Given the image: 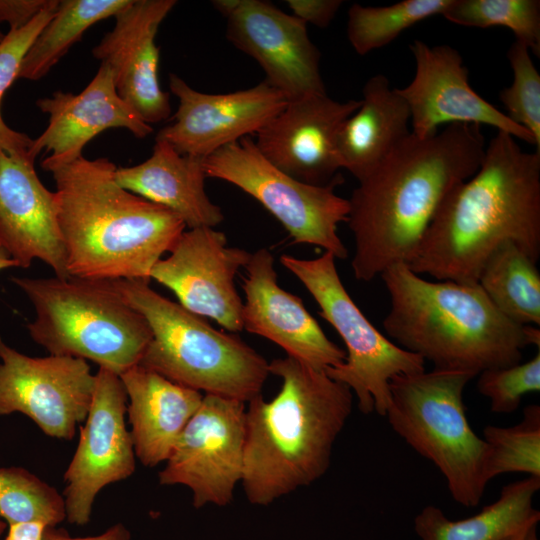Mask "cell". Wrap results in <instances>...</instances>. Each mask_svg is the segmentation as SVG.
I'll list each match as a JSON object with an SVG mask.
<instances>
[{
	"label": "cell",
	"mask_w": 540,
	"mask_h": 540,
	"mask_svg": "<svg viewBox=\"0 0 540 540\" xmlns=\"http://www.w3.org/2000/svg\"><path fill=\"white\" fill-rule=\"evenodd\" d=\"M485 148L476 124H450L426 138L410 133L359 181L346 221L357 280L371 281L395 264L412 262L444 199L475 174Z\"/></svg>",
	"instance_id": "1"
},
{
	"label": "cell",
	"mask_w": 540,
	"mask_h": 540,
	"mask_svg": "<svg viewBox=\"0 0 540 540\" xmlns=\"http://www.w3.org/2000/svg\"><path fill=\"white\" fill-rule=\"evenodd\" d=\"M390 308L383 320L387 335L434 369L477 376L515 365L529 346L526 325L501 313L475 284L429 281L405 263L381 273Z\"/></svg>",
	"instance_id": "5"
},
{
	"label": "cell",
	"mask_w": 540,
	"mask_h": 540,
	"mask_svg": "<svg viewBox=\"0 0 540 540\" xmlns=\"http://www.w3.org/2000/svg\"><path fill=\"white\" fill-rule=\"evenodd\" d=\"M245 413L243 401L205 394L159 472V484L189 488L197 509L229 505L243 477Z\"/></svg>",
	"instance_id": "11"
},
{
	"label": "cell",
	"mask_w": 540,
	"mask_h": 540,
	"mask_svg": "<svg viewBox=\"0 0 540 540\" xmlns=\"http://www.w3.org/2000/svg\"><path fill=\"white\" fill-rule=\"evenodd\" d=\"M292 15L319 28H326L343 4L341 0H287Z\"/></svg>",
	"instance_id": "37"
},
{
	"label": "cell",
	"mask_w": 540,
	"mask_h": 540,
	"mask_svg": "<svg viewBox=\"0 0 540 540\" xmlns=\"http://www.w3.org/2000/svg\"><path fill=\"white\" fill-rule=\"evenodd\" d=\"M42 540H131V533L121 523L113 525L102 534L89 537H72L56 526H46Z\"/></svg>",
	"instance_id": "38"
},
{
	"label": "cell",
	"mask_w": 540,
	"mask_h": 540,
	"mask_svg": "<svg viewBox=\"0 0 540 540\" xmlns=\"http://www.w3.org/2000/svg\"><path fill=\"white\" fill-rule=\"evenodd\" d=\"M60 2V1H59ZM59 3L42 11L33 21L20 29H10L0 43V108L6 90L18 79L22 60L40 31L53 17ZM33 139L11 129L0 111V150L15 158L29 159ZM33 161V160H31ZM35 162V161H33Z\"/></svg>",
	"instance_id": "33"
},
{
	"label": "cell",
	"mask_w": 540,
	"mask_h": 540,
	"mask_svg": "<svg viewBox=\"0 0 540 540\" xmlns=\"http://www.w3.org/2000/svg\"><path fill=\"white\" fill-rule=\"evenodd\" d=\"M442 16L466 27L503 26L540 56L539 0H452Z\"/></svg>",
	"instance_id": "30"
},
{
	"label": "cell",
	"mask_w": 540,
	"mask_h": 540,
	"mask_svg": "<svg viewBox=\"0 0 540 540\" xmlns=\"http://www.w3.org/2000/svg\"><path fill=\"white\" fill-rule=\"evenodd\" d=\"M11 267H18V265L0 242V271Z\"/></svg>",
	"instance_id": "41"
},
{
	"label": "cell",
	"mask_w": 540,
	"mask_h": 540,
	"mask_svg": "<svg viewBox=\"0 0 540 540\" xmlns=\"http://www.w3.org/2000/svg\"><path fill=\"white\" fill-rule=\"evenodd\" d=\"M477 376V390L490 400L492 412H514L524 395L540 391V350L529 361L487 369Z\"/></svg>",
	"instance_id": "35"
},
{
	"label": "cell",
	"mask_w": 540,
	"mask_h": 540,
	"mask_svg": "<svg viewBox=\"0 0 540 540\" xmlns=\"http://www.w3.org/2000/svg\"><path fill=\"white\" fill-rule=\"evenodd\" d=\"M362 92L360 107L342 124L336 138L340 167L358 182L411 133L409 108L385 75L369 78Z\"/></svg>",
	"instance_id": "25"
},
{
	"label": "cell",
	"mask_w": 540,
	"mask_h": 540,
	"mask_svg": "<svg viewBox=\"0 0 540 540\" xmlns=\"http://www.w3.org/2000/svg\"><path fill=\"white\" fill-rule=\"evenodd\" d=\"M0 518L8 524L41 521L57 526L66 519L58 491L21 467H0Z\"/></svg>",
	"instance_id": "32"
},
{
	"label": "cell",
	"mask_w": 540,
	"mask_h": 540,
	"mask_svg": "<svg viewBox=\"0 0 540 540\" xmlns=\"http://www.w3.org/2000/svg\"><path fill=\"white\" fill-rule=\"evenodd\" d=\"M452 0H404L387 6L352 4L347 37L361 56L382 48L403 31L431 16L442 15Z\"/></svg>",
	"instance_id": "29"
},
{
	"label": "cell",
	"mask_w": 540,
	"mask_h": 540,
	"mask_svg": "<svg viewBox=\"0 0 540 540\" xmlns=\"http://www.w3.org/2000/svg\"><path fill=\"white\" fill-rule=\"evenodd\" d=\"M470 373L434 369L395 376L385 413L389 425L444 476L451 497L476 507L490 479L489 448L471 428L463 393Z\"/></svg>",
	"instance_id": "8"
},
{
	"label": "cell",
	"mask_w": 540,
	"mask_h": 540,
	"mask_svg": "<svg viewBox=\"0 0 540 540\" xmlns=\"http://www.w3.org/2000/svg\"><path fill=\"white\" fill-rule=\"evenodd\" d=\"M268 369L281 379L280 391L269 401L255 396L245 413L241 484L255 506L271 505L319 480L353 408L350 388L325 370L287 355Z\"/></svg>",
	"instance_id": "3"
},
{
	"label": "cell",
	"mask_w": 540,
	"mask_h": 540,
	"mask_svg": "<svg viewBox=\"0 0 540 540\" xmlns=\"http://www.w3.org/2000/svg\"><path fill=\"white\" fill-rule=\"evenodd\" d=\"M539 522H533L520 530L510 534L503 540H539L537 534V527Z\"/></svg>",
	"instance_id": "40"
},
{
	"label": "cell",
	"mask_w": 540,
	"mask_h": 540,
	"mask_svg": "<svg viewBox=\"0 0 540 540\" xmlns=\"http://www.w3.org/2000/svg\"><path fill=\"white\" fill-rule=\"evenodd\" d=\"M94 387L86 360L31 357L0 338V415L22 413L46 435L71 440L87 417Z\"/></svg>",
	"instance_id": "12"
},
{
	"label": "cell",
	"mask_w": 540,
	"mask_h": 540,
	"mask_svg": "<svg viewBox=\"0 0 540 540\" xmlns=\"http://www.w3.org/2000/svg\"><path fill=\"white\" fill-rule=\"evenodd\" d=\"M244 269L243 329L272 341L287 356L318 370L345 361V350L326 336L302 300L280 287L274 257L267 248L251 253Z\"/></svg>",
	"instance_id": "20"
},
{
	"label": "cell",
	"mask_w": 540,
	"mask_h": 540,
	"mask_svg": "<svg viewBox=\"0 0 540 540\" xmlns=\"http://www.w3.org/2000/svg\"><path fill=\"white\" fill-rule=\"evenodd\" d=\"M207 178L229 182L256 199L288 232L293 244H309L346 259L337 230L349 201L335 193L343 179L325 186L301 182L271 164L249 137L228 144L203 161Z\"/></svg>",
	"instance_id": "10"
},
{
	"label": "cell",
	"mask_w": 540,
	"mask_h": 540,
	"mask_svg": "<svg viewBox=\"0 0 540 540\" xmlns=\"http://www.w3.org/2000/svg\"><path fill=\"white\" fill-rule=\"evenodd\" d=\"M170 91L179 105L173 122L156 138L178 153L206 158L220 148L257 133L287 104V98L265 80L249 89L210 94L190 87L176 74L169 75Z\"/></svg>",
	"instance_id": "16"
},
{
	"label": "cell",
	"mask_w": 540,
	"mask_h": 540,
	"mask_svg": "<svg viewBox=\"0 0 540 540\" xmlns=\"http://www.w3.org/2000/svg\"><path fill=\"white\" fill-rule=\"evenodd\" d=\"M37 107L49 115L46 129L33 139L29 158L50 153L41 162L45 171L71 162L96 135L109 128H125L137 138L153 132L136 111L117 93L111 69L100 64L90 83L80 93L56 91L40 98Z\"/></svg>",
	"instance_id": "21"
},
{
	"label": "cell",
	"mask_w": 540,
	"mask_h": 540,
	"mask_svg": "<svg viewBox=\"0 0 540 540\" xmlns=\"http://www.w3.org/2000/svg\"><path fill=\"white\" fill-rule=\"evenodd\" d=\"M28 297L35 319L33 341L50 355L91 360L122 374L139 364L152 333L145 318L111 280L78 277H12Z\"/></svg>",
	"instance_id": "7"
},
{
	"label": "cell",
	"mask_w": 540,
	"mask_h": 540,
	"mask_svg": "<svg viewBox=\"0 0 540 540\" xmlns=\"http://www.w3.org/2000/svg\"><path fill=\"white\" fill-rule=\"evenodd\" d=\"M4 540H42L46 524L41 521H26L8 524Z\"/></svg>",
	"instance_id": "39"
},
{
	"label": "cell",
	"mask_w": 540,
	"mask_h": 540,
	"mask_svg": "<svg viewBox=\"0 0 540 540\" xmlns=\"http://www.w3.org/2000/svg\"><path fill=\"white\" fill-rule=\"evenodd\" d=\"M361 100L340 102L327 93L290 100L257 133L260 153L275 167L311 185L325 186L342 178L336 138Z\"/></svg>",
	"instance_id": "18"
},
{
	"label": "cell",
	"mask_w": 540,
	"mask_h": 540,
	"mask_svg": "<svg viewBox=\"0 0 540 540\" xmlns=\"http://www.w3.org/2000/svg\"><path fill=\"white\" fill-rule=\"evenodd\" d=\"M483 439L489 448L488 476L525 473L540 478V406L529 405L522 420L510 427L488 425Z\"/></svg>",
	"instance_id": "31"
},
{
	"label": "cell",
	"mask_w": 540,
	"mask_h": 540,
	"mask_svg": "<svg viewBox=\"0 0 540 540\" xmlns=\"http://www.w3.org/2000/svg\"><path fill=\"white\" fill-rule=\"evenodd\" d=\"M166 258L150 273L190 312L215 320L231 333L243 330V301L234 279L251 253L229 247L226 235L212 227L184 231Z\"/></svg>",
	"instance_id": "14"
},
{
	"label": "cell",
	"mask_w": 540,
	"mask_h": 540,
	"mask_svg": "<svg viewBox=\"0 0 540 540\" xmlns=\"http://www.w3.org/2000/svg\"><path fill=\"white\" fill-rule=\"evenodd\" d=\"M127 404L120 376L99 367L79 443L64 474L62 496L71 524L88 523L99 491L135 471L136 455L125 423Z\"/></svg>",
	"instance_id": "13"
},
{
	"label": "cell",
	"mask_w": 540,
	"mask_h": 540,
	"mask_svg": "<svg viewBox=\"0 0 540 540\" xmlns=\"http://www.w3.org/2000/svg\"><path fill=\"white\" fill-rule=\"evenodd\" d=\"M336 258L324 252L314 259L290 255L281 264L295 275L320 307L319 315L329 322L346 347L345 361L327 368L326 374L347 385L363 414L385 416L392 378L425 370V360L382 334L355 304L343 285Z\"/></svg>",
	"instance_id": "9"
},
{
	"label": "cell",
	"mask_w": 540,
	"mask_h": 540,
	"mask_svg": "<svg viewBox=\"0 0 540 540\" xmlns=\"http://www.w3.org/2000/svg\"><path fill=\"white\" fill-rule=\"evenodd\" d=\"M119 376L136 457L147 467L165 462L204 395L139 364Z\"/></svg>",
	"instance_id": "23"
},
{
	"label": "cell",
	"mask_w": 540,
	"mask_h": 540,
	"mask_svg": "<svg viewBox=\"0 0 540 540\" xmlns=\"http://www.w3.org/2000/svg\"><path fill=\"white\" fill-rule=\"evenodd\" d=\"M0 242L18 267L34 259L50 266L56 277H71L58 223L55 192L38 177L34 162L0 150Z\"/></svg>",
	"instance_id": "22"
},
{
	"label": "cell",
	"mask_w": 540,
	"mask_h": 540,
	"mask_svg": "<svg viewBox=\"0 0 540 540\" xmlns=\"http://www.w3.org/2000/svg\"><path fill=\"white\" fill-rule=\"evenodd\" d=\"M4 529H5V522L2 521L0 518V536L2 535Z\"/></svg>",
	"instance_id": "42"
},
{
	"label": "cell",
	"mask_w": 540,
	"mask_h": 540,
	"mask_svg": "<svg viewBox=\"0 0 540 540\" xmlns=\"http://www.w3.org/2000/svg\"><path fill=\"white\" fill-rule=\"evenodd\" d=\"M107 158L54 166L58 223L71 277L145 280L185 231L171 210L121 187Z\"/></svg>",
	"instance_id": "4"
},
{
	"label": "cell",
	"mask_w": 540,
	"mask_h": 540,
	"mask_svg": "<svg viewBox=\"0 0 540 540\" xmlns=\"http://www.w3.org/2000/svg\"><path fill=\"white\" fill-rule=\"evenodd\" d=\"M225 18L227 39L258 62L265 81L288 101L326 93L307 24L261 0H238Z\"/></svg>",
	"instance_id": "17"
},
{
	"label": "cell",
	"mask_w": 540,
	"mask_h": 540,
	"mask_svg": "<svg viewBox=\"0 0 540 540\" xmlns=\"http://www.w3.org/2000/svg\"><path fill=\"white\" fill-rule=\"evenodd\" d=\"M3 38H4V34L0 31V43L3 40Z\"/></svg>",
	"instance_id": "43"
},
{
	"label": "cell",
	"mask_w": 540,
	"mask_h": 540,
	"mask_svg": "<svg viewBox=\"0 0 540 540\" xmlns=\"http://www.w3.org/2000/svg\"><path fill=\"white\" fill-rule=\"evenodd\" d=\"M505 241L540 256V152L523 151L497 131L479 169L444 199L408 265L418 275L475 284Z\"/></svg>",
	"instance_id": "2"
},
{
	"label": "cell",
	"mask_w": 540,
	"mask_h": 540,
	"mask_svg": "<svg viewBox=\"0 0 540 540\" xmlns=\"http://www.w3.org/2000/svg\"><path fill=\"white\" fill-rule=\"evenodd\" d=\"M147 321L152 338L142 367L187 388L247 403L261 394L269 362L234 333H224L145 280H111Z\"/></svg>",
	"instance_id": "6"
},
{
	"label": "cell",
	"mask_w": 540,
	"mask_h": 540,
	"mask_svg": "<svg viewBox=\"0 0 540 540\" xmlns=\"http://www.w3.org/2000/svg\"><path fill=\"white\" fill-rule=\"evenodd\" d=\"M203 161L182 155L156 138L147 160L117 167L115 178L124 189L171 210L189 229L214 228L223 222L224 215L206 194Z\"/></svg>",
	"instance_id": "24"
},
{
	"label": "cell",
	"mask_w": 540,
	"mask_h": 540,
	"mask_svg": "<svg viewBox=\"0 0 540 540\" xmlns=\"http://www.w3.org/2000/svg\"><path fill=\"white\" fill-rule=\"evenodd\" d=\"M58 3L59 0H0V23L6 22L10 29L23 28Z\"/></svg>",
	"instance_id": "36"
},
{
	"label": "cell",
	"mask_w": 540,
	"mask_h": 540,
	"mask_svg": "<svg viewBox=\"0 0 540 540\" xmlns=\"http://www.w3.org/2000/svg\"><path fill=\"white\" fill-rule=\"evenodd\" d=\"M131 0H61L53 15L27 50L18 78L39 80L77 43L84 32L114 17Z\"/></svg>",
	"instance_id": "28"
},
{
	"label": "cell",
	"mask_w": 540,
	"mask_h": 540,
	"mask_svg": "<svg viewBox=\"0 0 540 540\" xmlns=\"http://www.w3.org/2000/svg\"><path fill=\"white\" fill-rule=\"evenodd\" d=\"M410 51L415 60V74L397 92L409 108L412 134L430 137L444 124L489 125L536 146L527 130L472 89L468 69L455 48L446 44L429 46L414 40Z\"/></svg>",
	"instance_id": "15"
},
{
	"label": "cell",
	"mask_w": 540,
	"mask_h": 540,
	"mask_svg": "<svg viewBox=\"0 0 540 540\" xmlns=\"http://www.w3.org/2000/svg\"><path fill=\"white\" fill-rule=\"evenodd\" d=\"M540 478L528 476L502 487L497 500L477 514L449 519L434 506H425L414 518V531L421 540H503L526 525L539 522L533 498Z\"/></svg>",
	"instance_id": "26"
},
{
	"label": "cell",
	"mask_w": 540,
	"mask_h": 540,
	"mask_svg": "<svg viewBox=\"0 0 540 540\" xmlns=\"http://www.w3.org/2000/svg\"><path fill=\"white\" fill-rule=\"evenodd\" d=\"M175 0H131L115 16L113 29L92 50L113 74L119 96L147 124L166 120L169 94L159 82V48L155 37Z\"/></svg>",
	"instance_id": "19"
},
{
	"label": "cell",
	"mask_w": 540,
	"mask_h": 540,
	"mask_svg": "<svg viewBox=\"0 0 540 540\" xmlns=\"http://www.w3.org/2000/svg\"><path fill=\"white\" fill-rule=\"evenodd\" d=\"M477 283L510 320L522 326L540 325V273L517 244L498 245L484 262Z\"/></svg>",
	"instance_id": "27"
},
{
	"label": "cell",
	"mask_w": 540,
	"mask_h": 540,
	"mask_svg": "<svg viewBox=\"0 0 540 540\" xmlns=\"http://www.w3.org/2000/svg\"><path fill=\"white\" fill-rule=\"evenodd\" d=\"M529 48L515 40L507 58L513 72V81L500 92V101L507 117L527 130L540 152V74L530 55Z\"/></svg>",
	"instance_id": "34"
}]
</instances>
